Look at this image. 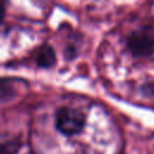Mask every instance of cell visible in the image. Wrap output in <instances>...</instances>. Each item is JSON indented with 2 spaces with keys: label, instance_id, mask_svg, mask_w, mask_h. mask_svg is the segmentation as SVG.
I'll use <instances>...</instances> for the list:
<instances>
[{
  "label": "cell",
  "instance_id": "6da1fadb",
  "mask_svg": "<svg viewBox=\"0 0 154 154\" xmlns=\"http://www.w3.org/2000/svg\"><path fill=\"white\" fill-rule=\"evenodd\" d=\"M85 116L82 111L63 106L55 112V128L65 136H73L84 129Z\"/></svg>",
  "mask_w": 154,
  "mask_h": 154
},
{
  "label": "cell",
  "instance_id": "7a4b0ae2",
  "mask_svg": "<svg viewBox=\"0 0 154 154\" xmlns=\"http://www.w3.org/2000/svg\"><path fill=\"white\" fill-rule=\"evenodd\" d=\"M126 47L135 58H149L154 54V31L146 26L132 31L126 38Z\"/></svg>",
  "mask_w": 154,
  "mask_h": 154
},
{
  "label": "cell",
  "instance_id": "3957f363",
  "mask_svg": "<svg viewBox=\"0 0 154 154\" xmlns=\"http://www.w3.org/2000/svg\"><path fill=\"white\" fill-rule=\"evenodd\" d=\"M57 61V55L55 51L52 46L49 45H43L38 48L36 53V64L37 66L42 69H49L55 65Z\"/></svg>",
  "mask_w": 154,
  "mask_h": 154
},
{
  "label": "cell",
  "instance_id": "277c9868",
  "mask_svg": "<svg viewBox=\"0 0 154 154\" xmlns=\"http://www.w3.org/2000/svg\"><path fill=\"white\" fill-rule=\"evenodd\" d=\"M20 148V142L18 140H10L0 144V154H17Z\"/></svg>",
  "mask_w": 154,
  "mask_h": 154
},
{
  "label": "cell",
  "instance_id": "5b68a950",
  "mask_svg": "<svg viewBox=\"0 0 154 154\" xmlns=\"http://www.w3.org/2000/svg\"><path fill=\"white\" fill-rule=\"evenodd\" d=\"M4 16H5V6H4L2 1L0 0V23L4 19Z\"/></svg>",
  "mask_w": 154,
  "mask_h": 154
}]
</instances>
